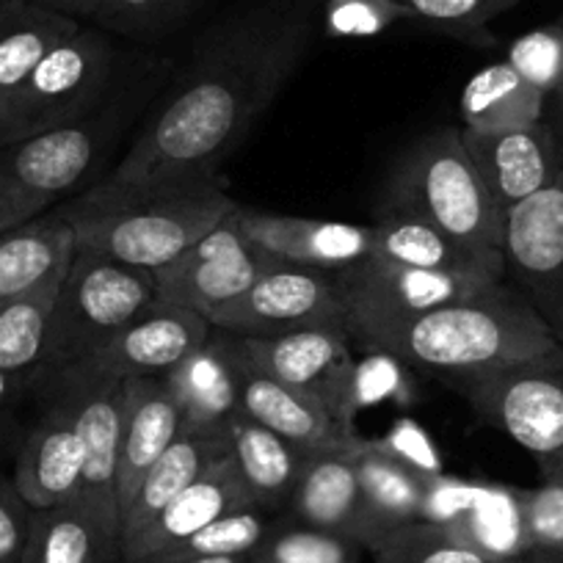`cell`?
Returning a JSON list of instances; mask_svg holds the SVG:
<instances>
[{"instance_id": "obj_1", "label": "cell", "mask_w": 563, "mask_h": 563, "mask_svg": "<svg viewBox=\"0 0 563 563\" xmlns=\"http://www.w3.org/2000/svg\"><path fill=\"white\" fill-rule=\"evenodd\" d=\"M321 0H257L202 36L147 117L111 186L213 180L305 62Z\"/></svg>"}, {"instance_id": "obj_2", "label": "cell", "mask_w": 563, "mask_h": 563, "mask_svg": "<svg viewBox=\"0 0 563 563\" xmlns=\"http://www.w3.org/2000/svg\"><path fill=\"white\" fill-rule=\"evenodd\" d=\"M351 338L442 382L563 354L547 323L506 279L420 316L365 327Z\"/></svg>"}, {"instance_id": "obj_3", "label": "cell", "mask_w": 563, "mask_h": 563, "mask_svg": "<svg viewBox=\"0 0 563 563\" xmlns=\"http://www.w3.org/2000/svg\"><path fill=\"white\" fill-rule=\"evenodd\" d=\"M213 180L164 188H128L100 180L56 208L75 235V249L155 271L208 235L235 210Z\"/></svg>"}, {"instance_id": "obj_4", "label": "cell", "mask_w": 563, "mask_h": 563, "mask_svg": "<svg viewBox=\"0 0 563 563\" xmlns=\"http://www.w3.org/2000/svg\"><path fill=\"white\" fill-rule=\"evenodd\" d=\"M387 205L393 213L429 221L473 254L492 276L506 279V216L464 150L462 128L437 130L417 141L395 166Z\"/></svg>"}, {"instance_id": "obj_5", "label": "cell", "mask_w": 563, "mask_h": 563, "mask_svg": "<svg viewBox=\"0 0 563 563\" xmlns=\"http://www.w3.org/2000/svg\"><path fill=\"white\" fill-rule=\"evenodd\" d=\"M155 296L153 271L75 249L53 307L36 378L89 362L147 310Z\"/></svg>"}, {"instance_id": "obj_6", "label": "cell", "mask_w": 563, "mask_h": 563, "mask_svg": "<svg viewBox=\"0 0 563 563\" xmlns=\"http://www.w3.org/2000/svg\"><path fill=\"white\" fill-rule=\"evenodd\" d=\"M117 47L102 29L80 25L40 58L0 111V147L69 128L111 100Z\"/></svg>"}, {"instance_id": "obj_7", "label": "cell", "mask_w": 563, "mask_h": 563, "mask_svg": "<svg viewBox=\"0 0 563 563\" xmlns=\"http://www.w3.org/2000/svg\"><path fill=\"white\" fill-rule=\"evenodd\" d=\"M445 384L533 459L541 484L563 481V354Z\"/></svg>"}, {"instance_id": "obj_8", "label": "cell", "mask_w": 563, "mask_h": 563, "mask_svg": "<svg viewBox=\"0 0 563 563\" xmlns=\"http://www.w3.org/2000/svg\"><path fill=\"white\" fill-rule=\"evenodd\" d=\"M122 108V100H108L84 122L34 135L12 147H0V175L36 208L47 210L95 177L113 135L119 133Z\"/></svg>"}, {"instance_id": "obj_9", "label": "cell", "mask_w": 563, "mask_h": 563, "mask_svg": "<svg viewBox=\"0 0 563 563\" xmlns=\"http://www.w3.org/2000/svg\"><path fill=\"white\" fill-rule=\"evenodd\" d=\"M208 323L235 338H279L307 329H345L332 274L299 265L265 271L246 294L208 316Z\"/></svg>"}, {"instance_id": "obj_10", "label": "cell", "mask_w": 563, "mask_h": 563, "mask_svg": "<svg viewBox=\"0 0 563 563\" xmlns=\"http://www.w3.org/2000/svg\"><path fill=\"white\" fill-rule=\"evenodd\" d=\"M340 305H343L345 332L354 334L376 323L404 321L426 310L467 299L478 290L492 288L503 279H481V276L440 274V271L406 268V265L384 263V260L362 257L349 268L329 271Z\"/></svg>"}, {"instance_id": "obj_11", "label": "cell", "mask_w": 563, "mask_h": 563, "mask_svg": "<svg viewBox=\"0 0 563 563\" xmlns=\"http://www.w3.org/2000/svg\"><path fill=\"white\" fill-rule=\"evenodd\" d=\"M503 216L506 282L563 349V177Z\"/></svg>"}, {"instance_id": "obj_12", "label": "cell", "mask_w": 563, "mask_h": 563, "mask_svg": "<svg viewBox=\"0 0 563 563\" xmlns=\"http://www.w3.org/2000/svg\"><path fill=\"white\" fill-rule=\"evenodd\" d=\"M285 265L254 246L230 219L153 271L155 299L172 301L208 318L227 301L246 294L265 271Z\"/></svg>"}, {"instance_id": "obj_13", "label": "cell", "mask_w": 563, "mask_h": 563, "mask_svg": "<svg viewBox=\"0 0 563 563\" xmlns=\"http://www.w3.org/2000/svg\"><path fill=\"white\" fill-rule=\"evenodd\" d=\"M62 389L75 411L86 445V467L78 500L89 508L108 536L119 541L117 459H119V415H122L124 378L102 373L91 365H75L53 376H42Z\"/></svg>"}, {"instance_id": "obj_14", "label": "cell", "mask_w": 563, "mask_h": 563, "mask_svg": "<svg viewBox=\"0 0 563 563\" xmlns=\"http://www.w3.org/2000/svg\"><path fill=\"white\" fill-rule=\"evenodd\" d=\"M345 329H307L279 338H235L241 354L276 382L321 400L340 420H354L356 365Z\"/></svg>"}, {"instance_id": "obj_15", "label": "cell", "mask_w": 563, "mask_h": 563, "mask_svg": "<svg viewBox=\"0 0 563 563\" xmlns=\"http://www.w3.org/2000/svg\"><path fill=\"white\" fill-rule=\"evenodd\" d=\"M462 141L503 213L563 177V139L547 119L489 135L462 128Z\"/></svg>"}, {"instance_id": "obj_16", "label": "cell", "mask_w": 563, "mask_h": 563, "mask_svg": "<svg viewBox=\"0 0 563 563\" xmlns=\"http://www.w3.org/2000/svg\"><path fill=\"white\" fill-rule=\"evenodd\" d=\"M227 219L263 252L285 265L340 271L371 254L373 227L305 219L235 205Z\"/></svg>"}, {"instance_id": "obj_17", "label": "cell", "mask_w": 563, "mask_h": 563, "mask_svg": "<svg viewBox=\"0 0 563 563\" xmlns=\"http://www.w3.org/2000/svg\"><path fill=\"white\" fill-rule=\"evenodd\" d=\"M213 327L199 312L155 299L86 365L117 378L166 376L208 343Z\"/></svg>"}, {"instance_id": "obj_18", "label": "cell", "mask_w": 563, "mask_h": 563, "mask_svg": "<svg viewBox=\"0 0 563 563\" xmlns=\"http://www.w3.org/2000/svg\"><path fill=\"white\" fill-rule=\"evenodd\" d=\"M183 429V409L166 376H130L122 384L119 415L117 500L119 517L135 489Z\"/></svg>"}, {"instance_id": "obj_19", "label": "cell", "mask_w": 563, "mask_h": 563, "mask_svg": "<svg viewBox=\"0 0 563 563\" xmlns=\"http://www.w3.org/2000/svg\"><path fill=\"white\" fill-rule=\"evenodd\" d=\"M246 506H254V503L249 500V492L243 486L235 456L227 453L219 462L210 464L191 486H186L139 536L124 541L119 547V561H158L161 555L180 547L183 541L191 539L202 528H208L210 522Z\"/></svg>"}, {"instance_id": "obj_20", "label": "cell", "mask_w": 563, "mask_h": 563, "mask_svg": "<svg viewBox=\"0 0 563 563\" xmlns=\"http://www.w3.org/2000/svg\"><path fill=\"white\" fill-rule=\"evenodd\" d=\"M84 467L86 445L75 411L51 384V404L25 437L14 484L31 508H51L78 495Z\"/></svg>"}, {"instance_id": "obj_21", "label": "cell", "mask_w": 563, "mask_h": 563, "mask_svg": "<svg viewBox=\"0 0 563 563\" xmlns=\"http://www.w3.org/2000/svg\"><path fill=\"white\" fill-rule=\"evenodd\" d=\"M238 360H241V411L263 422L265 429L276 431L310 453L354 448L362 440L354 431V422L340 420L318 398L257 371L241 354V349Z\"/></svg>"}, {"instance_id": "obj_22", "label": "cell", "mask_w": 563, "mask_h": 563, "mask_svg": "<svg viewBox=\"0 0 563 563\" xmlns=\"http://www.w3.org/2000/svg\"><path fill=\"white\" fill-rule=\"evenodd\" d=\"M354 459L365 508L367 550L395 530L417 519H429L431 486L437 475L422 473L387 442L360 440Z\"/></svg>"}, {"instance_id": "obj_23", "label": "cell", "mask_w": 563, "mask_h": 563, "mask_svg": "<svg viewBox=\"0 0 563 563\" xmlns=\"http://www.w3.org/2000/svg\"><path fill=\"white\" fill-rule=\"evenodd\" d=\"M232 453L230 422L219 426H183L164 456L150 467L133 500L119 517V547L147 528L186 486H191L205 470L221 456Z\"/></svg>"}, {"instance_id": "obj_24", "label": "cell", "mask_w": 563, "mask_h": 563, "mask_svg": "<svg viewBox=\"0 0 563 563\" xmlns=\"http://www.w3.org/2000/svg\"><path fill=\"white\" fill-rule=\"evenodd\" d=\"M356 445L312 453L290 495L288 508L290 517L299 519L301 525L345 536L365 547L367 530L360 478H356Z\"/></svg>"}, {"instance_id": "obj_25", "label": "cell", "mask_w": 563, "mask_h": 563, "mask_svg": "<svg viewBox=\"0 0 563 563\" xmlns=\"http://www.w3.org/2000/svg\"><path fill=\"white\" fill-rule=\"evenodd\" d=\"M183 409V426H219L241 411V360L235 334L216 329V340L166 373Z\"/></svg>"}, {"instance_id": "obj_26", "label": "cell", "mask_w": 563, "mask_h": 563, "mask_svg": "<svg viewBox=\"0 0 563 563\" xmlns=\"http://www.w3.org/2000/svg\"><path fill=\"white\" fill-rule=\"evenodd\" d=\"M230 437L249 500L265 511L288 506L312 453L265 429L263 422L243 411L230 417Z\"/></svg>"}, {"instance_id": "obj_27", "label": "cell", "mask_w": 563, "mask_h": 563, "mask_svg": "<svg viewBox=\"0 0 563 563\" xmlns=\"http://www.w3.org/2000/svg\"><path fill=\"white\" fill-rule=\"evenodd\" d=\"M75 235L53 210L0 235V307L40 288L58 268H67Z\"/></svg>"}, {"instance_id": "obj_28", "label": "cell", "mask_w": 563, "mask_h": 563, "mask_svg": "<svg viewBox=\"0 0 563 563\" xmlns=\"http://www.w3.org/2000/svg\"><path fill=\"white\" fill-rule=\"evenodd\" d=\"M464 130L508 133L544 119L547 95L525 80L508 62H497L475 73L462 91Z\"/></svg>"}, {"instance_id": "obj_29", "label": "cell", "mask_w": 563, "mask_h": 563, "mask_svg": "<svg viewBox=\"0 0 563 563\" xmlns=\"http://www.w3.org/2000/svg\"><path fill=\"white\" fill-rule=\"evenodd\" d=\"M23 563H122L119 541L97 525L89 508L78 500L34 508Z\"/></svg>"}, {"instance_id": "obj_30", "label": "cell", "mask_w": 563, "mask_h": 563, "mask_svg": "<svg viewBox=\"0 0 563 563\" xmlns=\"http://www.w3.org/2000/svg\"><path fill=\"white\" fill-rule=\"evenodd\" d=\"M367 257L406 265V268L497 279L473 254L464 252L456 241H451L445 232L431 227L429 221L409 213H393V210H387L384 219L373 224V243Z\"/></svg>"}, {"instance_id": "obj_31", "label": "cell", "mask_w": 563, "mask_h": 563, "mask_svg": "<svg viewBox=\"0 0 563 563\" xmlns=\"http://www.w3.org/2000/svg\"><path fill=\"white\" fill-rule=\"evenodd\" d=\"M84 23L42 9L31 0L0 3V111L51 47Z\"/></svg>"}, {"instance_id": "obj_32", "label": "cell", "mask_w": 563, "mask_h": 563, "mask_svg": "<svg viewBox=\"0 0 563 563\" xmlns=\"http://www.w3.org/2000/svg\"><path fill=\"white\" fill-rule=\"evenodd\" d=\"M373 563H511L451 522L417 519L373 547Z\"/></svg>"}, {"instance_id": "obj_33", "label": "cell", "mask_w": 563, "mask_h": 563, "mask_svg": "<svg viewBox=\"0 0 563 563\" xmlns=\"http://www.w3.org/2000/svg\"><path fill=\"white\" fill-rule=\"evenodd\" d=\"M64 274L67 268H58L40 288L0 307V371L31 373L36 378Z\"/></svg>"}, {"instance_id": "obj_34", "label": "cell", "mask_w": 563, "mask_h": 563, "mask_svg": "<svg viewBox=\"0 0 563 563\" xmlns=\"http://www.w3.org/2000/svg\"><path fill=\"white\" fill-rule=\"evenodd\" d=\"M362 550L360 541L290 519L271 525L252 552V563H360Z\"/></svg>"}, {"instance_id": "obj_35", "label": "cell", "mask_w": 563, "mask_h": 563, "mask_svg": "<svg viewBox=\"0 0 563 563\" xmlns=\"http://www.w3.org/2000/svg\"><path fill=\"white\" fill-rule=\"evenodd\" d=\"M205 0H102L91 23L106 34L155 42L180 29Z\"/></svg>"}, {"instance_id": "obj_36", "label": "cell", "mask_w": 563, "mask_h": 563, "mask_svg": "<svg viewBox=\"0 0 563 563\" xmlns=\"http://www.w3.org/2000/svg\"><path fill=\"white\" fill-rule=\"evenodd\" d=\"M268 511L260 506L238 508V511L227 514V517L216 519L208 528L194 533L191 539L183 541L180 547L161 555L158 561L150 563H166V561H191V558H216V555H252L257 550L260 541L271 530Z\"/></svg>"}, {"instance_id": "obj_37", "label": "cell", "mask_w": 563, "mask_h": 563, "mask_svg": "<svg viewBox=\"0 0 563 563\" xmlns=\"http://www.w3.org/2000/svg\"><path fill=\"white\" fill-rule=\"evenodd\" d=\"M411 23L451 34L473 45H492L489 23L511 12L522 0H398Z\"/></svg>"}, {"instance_id": "obj_38", "label": "cell", "mask_w": 563, "mask_h": 563, "mask_svg": "<svg viewBox=\"0 0 563 563\" xmlns=\"http://www.w3.org/2000/svg\"><path fill=\"white\" fill-rule=\"evenodd\" d=\"M506 62L547 97L558 91L563 80V14L541 29L517 36L508 47Z\"/></svg>"}, {"instance_id": "obj_39", "label": "cell", "mask_w": 563, "mask_h": 563, "mask_svg": "<svg viewBox=\"0 0 563 563\" xmlns=\"http://www.w3.org/2000/svg\"><path fill=\"white\" fill-rule=\"evenodd\" d=\"M411 14L398 0H327L323 3V31L332 40H367L393 29Z\"/></svg>"}, {"instance_id": "obj_40", "label": "cell", "mask_w": 563, "mask_h": 563, "mask_svg": "<svg viewBox=\"0 0 563 563\" xmlns=\"http://www.w3.org/2000/svg\"><path fill=\"white\" fill-rule=\"evenodd\" d=\"M517 514L522 547L563 550V481L517 492Z\"/></svg>"}, {"instance_id": "obj_41", "label": "cell", "mask_w": 563, "mask_h": 563, "mask_svg": "<svg viewBox=\"0 0 563 563\" xmlns=\"http://www.w3.org/2000/svg\"><path fill=\"white\" fill-rule=\"evenodd\" d=\"M34 508L20 495L14 478L0 475V563H23Z\"/></svg>"}, {"instance_id": "obj_42", "label": "cell", "mask_w": 563, "mask_h": 563, "mask_svg": "<svg viewBox=\"0 0 563 563\" xmlns=\"http://www.w3.org/2000/svg\"><path fill=\"white\" fill-rule=\"evenodd\" d=\"M42 213L34 202L23 197L7 177L0 175V235L9 230H18V227L29 224V221L40 219Z\"/></svg>"}, {"instance_id": "obj_43", "label": "cell", "mask_w": 563, "mask_h": 563, "mask_svg": "<svg viewBox=\"0 0 563 563\" xmlns=\"http://www.w3.org/2000/svg\"><path fill=\"white\" fill-rule=\"evenodd\" d=\"M31 3H36L42 9H51L56 14H64V18L78 20V23H91L102 0H31Z\"/></svg>"}, {"instance_id": "obj_44", "label": "cell", "mask_w": 563, "mask_h": 563, "mask_svg": "<svg viewBox=\"0 0 563 563\" xmlns=\"http://www.w3.org/2000/svg\"><path fill=\"white\" fill-rule=\"evenodd\" d=\"M511 563H563V550L555 547L528 544L511 555Z\"/></svg>"}, {"instance_id": "obj_45", "label": "cell", "mask_w": 563, "mask_h": 563, "mask_svg": "<svg viewBox=\"0 0 563 563\" xmlns=\"http://www.w3.org/2000/svg\"><path fill=\"white\" fill-rule=\"evenodd\" d=\"M31 373H12V371H0V409L31 382Z\"/></svg>"}, {"instance_id": "obj_46", "label": "cell", "mask_w": 563, "mask_h": 563, "mask_svg": "<svg viewBox=\"0 0 563 563\" xmlns=\"http://www.w3.org/2000/svg\"><path fill=\"white\" fill-rule=\"evenodd\" d=\"M544 119L558 130V135L563 139V91H552V95L547 97Z\"/></svg>"}, {"instance_id": "obj_47", "label": "cell", "mask_w": 563, "mask_h": 563, "mask_svg": "<svg viewBox=\"0 0 563 563\" xmlns=\"http://www.w3.org/2000/svg\"><path fill=\"white\" fill-rule=\"evenodd\" d=\"M166 563H252V555H216V558H191V561H166Z\"/></svg>"}, {"instance_id": "obj_48", "label": "cell", "mask_w": 563, "mask_h": 563, "mask_svg": "<svg viewBox=\"0 0 563 563\" xmlns=\"http://www.w3.org/2000/svg\"><path fill=\"white\" fill-rule=\"evenodd\" d=\"M558 91H563V80H561V86H558Z\"/></svg>"}, {"instance_id": "obj_49", "label": "cell", "mask_w": 563, "mask_h": 563, "mask_svg": "<svg viewBox=\"0 0 563 563\" xmlns=\"http://www.w3.org/2000/svg\"><path fill=\"white\" fill-rule=\"evenodd\" d=\"M0 3H7V0H0Z\"/></svg>"}]
</instances>
